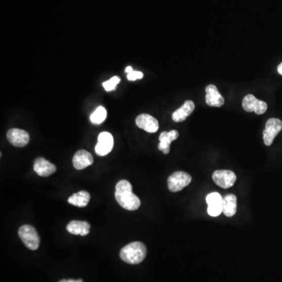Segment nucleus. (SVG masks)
<instances>
[{"label":"nucleus","mask_w":282,"mask_h":282,"mask_svg":"<svg viewBox=\"0 0 282 282\" xmlns=\"http://www.w3.org/2000/svg\"><path fill=\"white\" fill-rule=\"evenodd\" d=\"M277 71H278V73L280 74V75H282V63H280V64H279L278 67H277Z\"/></svg>","instance_id":"obj_24"},{"label":"nucleus","mask_w":282,"mask_h":282,"mask_svg":"<svg viewBox=\"0 0 282 282\" xmlns=\"http://www.w3.org/2000/svg\"><path fill=\"white\" fill-rule=\"evenodd\" d=\"M213 180L219 187L227 189L234 186L237 177L231 170H217L213 173Z\"/></svg>","instance_id":"obj_6"},{"label":"nucleus","mask_w":282,"mask_h":282,"mask_svg":"<svg viewBox=\"0 0 282 282\" xmlns=\"http://www.w3.org/2000/svg\"><path fill=\"white\" fill-rule=\"evenodd\" d=\"M106 118H107V111L104 107L100 106L90 115V119L94 125H100L105 121Z\"/></svg>","instance_id":"obj_20"},{"label":"nucleus","mask_w":282,"mask_h":282,"mask_svg":"<svg viewBox=\"0 0 282 282\" xmlns=\"http://www.w3.org/2000/svg\"><path fill=\"white\" fill-rule=\"evenodd\" d=\"M120 81H121V79H120L119 77L114 76L111 79L104 82V84H103V87H104V90L106 91L109 92V91L115 90L116 87L119 84Z\"/></svg>","instance_id":"obj_21"},{"label":"nucleus","mask_w":282,"mask_h":282,"mask_svg":"<svg viewBox=\"0 0 282 282\" xmlns=\"http://www.w3.org/2000/svg\"><path fill=\"white\" fill-rule=\"evenodd\" d=\"M223 197L219 193H210L206 197L208 204V213L210 216L217 217L223 213Z\"/></svg>","instance_id":"obj_10"},{"label":"nucleus","mask_w":282,"mask_h":282,"mask_svg":"<svg viewBox=\"0 0 282 282\" xmlns=\"http://www.w3.org/2000/svg\"><path fill=\"white\" fill-rule=\"evenodd\" d=\"M114 197L119 206L129 211H135L140 207V198L134 194L131 184L127 180H120L116 184Z\"/></svg>","instance_id":"obj_1"},{"label":"nucleus","mask_w":282,"mask_h":282,"mask_svg":"<svg viewBox=\"0 0 282 282\" xmlns=\"http://www.w3.org/2000/svg\"><path fill=\"white\" fill-rule=\"evenodd\" d=\"M18 235L30 250H36L39 247L40 237L35 227L31 225H23L18 230Z\"/></svg>","instance_id":"obj_3"},{"label":"nucleus","mask_w":282,"mask_h":282,"mask_svg":"<svg viewBox=\"0 0 282 282\" xmlns=\"http://www.w3.org/2000/svg\"><path fill=\"white\" fill-rule=\"evenodd\" d=\"M94 163L92 154L85 150H80L73 157V166L78 170H84Z\"/></svg>","instance_id":"obj_14"},{"label":"nucleus","mask_w":282,"mask_h":282,"mask_svg":"<svg viewBox=\"0 0 282 282\" xmlns=\"http://www.w3.org/2000/svg\"><path fill=\"white\" fill-rule=\"evenodd\" d=\"M134 71V69H133V68H132V67H130V66H129V67H127V68H126V73H127V74H129V73L132 72V71Z\"/></svg>","instance_id":"obj_25"},{"label":"nucleus","mask_w":282,"mask_h":282,"mask_svg":"<svg viewBox=\"0 0 282 282\" xmlns=\"http://www.w3.org/2000/svg\"><path fill=\"white\" fill-rule=\"evenodd\" d=\"M282 122L278 118H270L267 120L263 131V140L265 145L270 146L277 134L281 131Z\"/></svg>","instance_id":"obj_5"},{"label":"nucleus","mask_w":282,"mask_h":282,"mask_svg":"<svg viewBox=\"0 0 282 282\" xmlns=\"http://www.w3.org/2000/svg\"><path fill=\"white\" fill-rule=\"evenodd\" d=\"M56 170L55 166L44 157H38L34 163V171L39 177H50L55 173Z\"/></svg>","instance_id":"obj_13"},{"label":"nucleus","mask_w":282,"mask_h":282,"mask_svg":"<svg viewBox=\"0 0 282 282\" xmlns=\"http://www.w3.org/2000/svg\"><path fill=\"white\" fill-rule=\"evenodd\" d=\"M179 137V133L177 130H171L170 132H163L159 136V144L158 149L165 154H168L170 151V144L173 140H177Z\"/></svg>","instance_id":"obj_15"},{"label":"nucleus","mask_w":282,"mask_h":282,"mask_svg":"<svg viewBox=\"0 0 282 282\" xmlns=\"http://www.w3.org/2000/svg\"><path fill=\"white\" fill-rule=\"evenodd\" d=\"M206 104L210 107H220L224 104V98L219 92L218 89L215 85H209L206 88Z\"/></svg>","instance_id":"obj_12"},{"label":"nucleus","mask_w":282,"mask_h":282,"mask_svg":"<svg viewBox=\"0 0 282 282\" xmlns=\"http://www.w3.org/2000/svg\"><path fill=\"white\" fill-rule=\"evenodd\" d=\"M147 248L140 241L127 245L122 249L120 258L129 264H139L145 259Z\"/></svg>","instance_id":"obj_2"},{"label":"nucleus","mask_w":282,"mask_h":282,"mask_svg":"<svg viewBox=\"0 0 282 282\" xmlns=\"http://www.w3.org/2000/svg\"><path fill=\"white\" fill-rule=\"evenodd\" d=\"M194 107H195V105L192 101H186L179 109L173 113L172 118H173V121L176 123L184 122L188 116L192 114Z\"/></svg>","instance_id":"obj_16"},{"label":"nucleus","mask_w":282,"mask_h":282,"mask_svg":"<svg viewBox=\"0 0 282 282\" xmlns=\"http://www.w3.org/2000/svg\"><path fill=\"white\" fill-rule=\"evenodd\" d=\"M114 147V138L108 132H102L98 136V141L95 147L96 154L105 156L109 154Z\"/></svg>","instance_id":"obj_8"},{"label":"nucleus","mask_w":282,"mask_h":282,"mask_svg":"<svg viewBox=\"0 0 282 282\" xmlns=\"http://www.w3.org/2000/svg\"><path fill=\"white\" fill-rule=\"evenodd\" d=\"M59 282H84L82 279H78V280H73V279H68V280H66V279H64V280H60Z\"/></svg>","instance_id":"obj_23"},{"label":"nucleus","mask_w":282,"mask_h":282,"mask_svg":"<svg viewBox=\"0 0 282 282\" xmlns=\"http://www.w3.org/2000/svg\"><path fill=\"white\" fill-rule=\"evenodd\" d=\"M136 124L139 128L142 129L144 131L154 134L158 130L159 124L158 122L153 116L147 114H141L136 118Z\"/></svg>","instance_id":"obj_11"},{"label":"nucleus","mask_w":282,"mask_h":282,"mask_svg":"<svg viewBox=\"0 0 282 282\" xmlns=\"http://www.w3.org/2000/svg\"><path fill=\"white\" fill-rule=\"evenodd\" d=\"M90 201V194L86 190H81L79 192L72 194L68 198L69 204L76 207H86Z\"/></svg>","instance_id":"obj_19"},{"label":"nucleus","mask_w":282,"mask_h":282,"mask_svg":"<svg viewBox=\"0 0 282 282\" xmlns=\"http://www.w3.org/2000/svg\"><path fill=\"white\" fill-rule=\"evenodd\" d=\"M243 107L248 112H255L257 114H263L267 110V104L260 101L253 94H248L243 99Z\"/></svg>","instance_id":"obj_7"},{"label":"nucleus","mask_w":282,"mask_h":282,"mask_svg":"<svg viewBox=\"0 0 282 282\" xmlns=\"http://www.w3.org/2000/svg\"><path fill=\"white\" fill-rule=\"evenodd\" d=\"M144 77V74L141 71H133L127 74V78L130 81H136L137 79H141Z\"/></svg>","instance_id":"obj_22"},{"label":"nucleus","mask_w":282,"mask_h":282,"mask_svg":"<svg viewBox=\"0 0 282 282\" xmlns=\"http://www.w3.org/2000/svg\"><path fill=\"white\" fill-rule=\"evenodd\" d=\"M237 212V197L234 194H227L223 199V213L226 217H231Z\"/></svg>","instance_id":"obj_18"},{"label":"nucleus","mask_w":282,"mask_h":282,"mask_svg":"<svg viewBox=\"0 0 282 282\" xmlns=\"http://www.w3.org/2000/svg\"><path fill=\"white\" fill-rule=\"evenodd\" d=\"M90 224L87 221L72 220L67 226V230L74 235L86 236L90 233Z\"/></svg>","instance_id":"obj_17"},{"label":"nucleus","mask_w":282,"mask_h":282,"mask_svg":"<svg viewBox=\"0 0 282 282\" xmlns=\"http://www.w3.org/2000/svg\"><path fill=\"white\" fill-rule=\"evenodd\" d=\"M191 180V176L186 172H175L169 177V189L172 192H178L188 186Z\"/></svg>","instance_id":"obj_4"},{"label":"nucleus","mask_w":282,"mask_h":282,"mask_svg":"<svg viewBox=\"0 0 282 282\" xmlns=\"http://www.w3.org/2000/svg\"><path fill=\"white\" fill-rule=\"evenodd\" d=\"M7 140L15 147H22L29 143V134L20 129H11L7 132Z\"/></svg>","instance_id":"obj_9"}]
</instances>
